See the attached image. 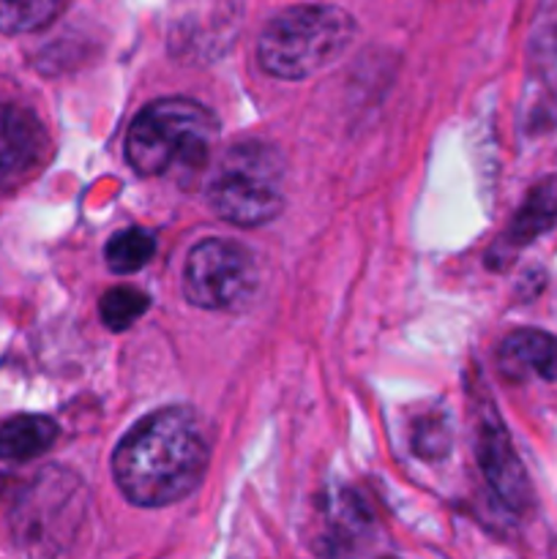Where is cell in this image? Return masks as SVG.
<instances>
[{
	"label": "cell",
	"mask_w": 557,
	"mask_h": 559,
	"mask_svg": "<svg viewBox=\"0 0 557 559\" xmlns=\"http://www.w3.org/2000/svg\"><path fill=\"white\" fill-rule=\"evenodd\" d=\"M58 442V424L47 415H14L0 426V459L25 464Z\"/></svg>",
	"instance_id": "cell-12"
},
{
	"label": "cell",
	"mask_w": 557,
	"mask_h": 559,
	"mask_svg": "<svg viewBox=\"0 0 557 559\" xmlns=\"http://www.w3.org/2000/svg\"><path fill=\"white\" fill-rule=\"evenodd\" d=\"M322 551L349 555L369 533V511L353 491L339 489L322 500Z\"/></svg>",
	"instance_id": "cell-11"
},
{
	"label": "cell",
	"mask_w": 557,
	"mask_h": 559,
	"mask_svg": "<svg viewBox=\"0 0 557 559\" xmlns=\"http://www.w3.org/2000/svg\"><path fill=\"white\" fill-rule=\"evenodd\" d=\"M63 3L55 0H20V3H0V31L11 33H33L38 27L49 25L55 16L63 11Z\"/></svg>",
	"instance_id": "cell-14"
},
{
	"label": "cell",
	"mask_w": 557,
	"mask_h": 559,
	"mask_svg": "<svg viewBox=\"0 0 557 559\" xmlns=\"http://www.w3.org/2000/svg\"><path fill=\"white\" fill-rule=\"evenodd\" d=\"M211 445L189 407H167L131 426L112 456V475L129 502L164 508L202 484Z\"/></svg>",
	"instance_id": "cell-1"
},
{
	"label": "cell",
	"mask_w": 557,
	"mask_h": 559,
	"mask_svg": "<svg viewBox=\"0 0 557 559\" xmlns=\"http://www.w3.org/2000/svg\"><path fill=\"white\" fill-rule=\"evenodd\" d=\"M52 142L42 120L25 107L0 104V189L25 186L47 167Z\"/></svg>",
	"instance_id": "cell-7"
},
{
	"label": "cell",
	"mask_w": 557,
	"mask_h": 559,
	"mask_svg": "<svg viewBox=\"0 0 557 559\" xmlns=\"http://www.w3.org/2000/svg\"><path fill=\"white\" fill-rule=\"evenodd\" d=\"M218 120L194 98H158L142 107L126 134V158L145 178L197 175L208 164Z\"/></svg>",
	"instance_id": "cell-2"
},
{
	"label": "cell",
	"mask_w": 557,
	"mask_h": 559,
	"mask_svg": "<svg viewBox=\"0 0 557 559\" xmlns=\"http://www.w3.org/2000/svg\"><path fill=\"white\" fill-rule=\"evenodd\" d=\"M156 254V238L142 227L120 229L109 238L107 249H104V260L107 267L118 276H129V273L142 271L147 262Z\"/></svg>",
	"instance_id": "cell-13"
},
{
	"label": "cell",
	"mask_w": 557,
	"mask_h": 559,
	"mask_svg": "<svg viewBox=\"0 0 557 559\" xmlns=\"http://www.w3.org/2000/svg\"><path fill=\"white\" fill-rule=\"evenodd\" d=\"M257 293V260L249 249L224 238H208L189 251L183 295L205 311H240Z\"/></svg>",
	"instance_id": "cell-5"
},
{
	"label": "cell",
	"mask_w": 557,
	"mask_h": 559,
	"mask_svg": "<svg viewBox=\"0 0 557 559\" xmlns=\"http://www.w3.org/2000/svg\"><path fill=\"white\" fill-rule=\"evenodd\" d=\"M284 156L265 140L235 142L218 158L208 202L235 227H262L284 211Z\"/></svg>",
	"instance_id": "cell-4"
},
{
	"label": "cell",
	"mask_w": 557,
	"mask_h": 559,
	"mask_svg": "<svg viewBox=\"0 0 557 559\" xmlns=\"http://www.w3.org/2000/svg\"><path fill=\"white\" fill-rule=\"evenodd\" d=\"M151 306V298H147L142 289L137 287H115L109 289L102 298L98 309H102V322L109 328V331L120 333L126 328L134 325L142 314Z\"/></svg>",
	"instance_id": "cell-15"
},
{
	"label": "cell",
	"mask_w": 557,
	"mask_h": 559,
	"mask_svg": "<svg viewBox=\"0 0 557 559\" xmlns=\"http://www.w3.org/2000/svg\"><path fill=\"white\" fill-rule=\"evenodd\" d=\"M448 445H451V440H448V429L442 418H429L424 429L415 431V451L424 459L446 456Z\"/></svg>",
	"instance_id": "cell-16"
},
{
	"label": "cell",
	"mask_w": 557,
	"mask_h": 559,
	"mask_svg": "<svg viewBox=\"0 0 557 559\" xmlns=\"http://www.w3.org/2000/svg\"><path fill=\"white\" fill-rule=\"evenodd\" d=\"M497 366L513 382H524L530 377L544 382L557 380V338L552 333L522 328L508 333L497 347Z\"/></svg>",
	"instance_id": "cell-9"
},
{
	"label": "cell",
	"mask_w": 557,
	"mask_h": 559,
	"mask_svg": "<svg viewBox=\"0 0 557 559\" xmlns=\"http://www.w3.org/2000/svg\"><path fill=\"white\" fill-rule=\"evenodd\" d=\"M74 480L52 469L38 475L36 484L25 491L11 519L14 540L25 555L52 557L60 544H66L69 533L76 530L80 486Z\"/></svg>",
	"instance_id": "cell-6"
},
{
	"label": "cell",
	"mask_w": 557,
	"mask_h": 559,
	"mask_svg": "<svg viewBox=\"0 0 557 559\" xmlns=\"http://www.w3.org/2000/svg\"><path fill=\"white\" fill-rule=\"evenodd\" d=\"M557 224V175H549L541 183H535L530 189V194L524 197L522 207L517 211L513 222L508 224V229L502 233V238L495 243L489 260L500 257L508 260L511 254L522 251L524 246H530L533 240H538L541 235L549 233Z\"/></svg>",
	"instance_id": "cell-10"
},
{
	"label": "cell",
	"mask_w": 557,
	"mask_h": 559,
	"mask_svg": "<svg viewBox=\"0 0 557 559\" xmlns=\"http://www.w3.org/2000/svg\"><path fill=\"white\" fill-rule=\"evenodd\" d=\"M355 20L339 5H289L268 20L257 38V63L276 80H306L342 58Z\"/></svg>",
	"instance_id": "cell-3"
},
{
	"label": "cell",
	"mask_w": 557,
	"mask_h": 559,
	"mask_svg": "<svg viewBox=\"0 0 557 559\" xmlns=\"http://www.w3.org/2000/svg\"><path fill=\"white\" fill-rule=\"evenodd\" d=\"M478 462L502 506L511 508V511H522L530 506L533 491H530L528 473H524L522 462L511 445V437L502 429L500 418H495V413L481 418Z\"/></svg>",
	"instance_id": "cell-8"
}]
</instances>
